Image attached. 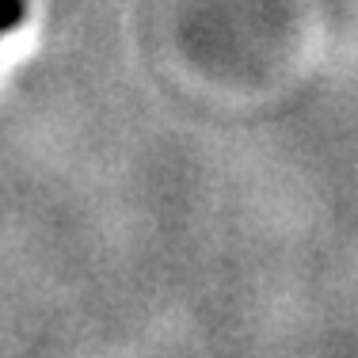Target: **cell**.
<instances>
[{"label": "cell", "instance_id": "obj_1", "mask_svg": "<svg viewBox=\"0 0 358 358\" xmlns=\"http://www.w3.org/2000/svg\"><path fill=\"white\" fill-rule=\"evenodd\" d=\"M23 23V0H0V35Z\"/></svg>", "mask_w": 358, "mask_h": 358}]
</instances>
